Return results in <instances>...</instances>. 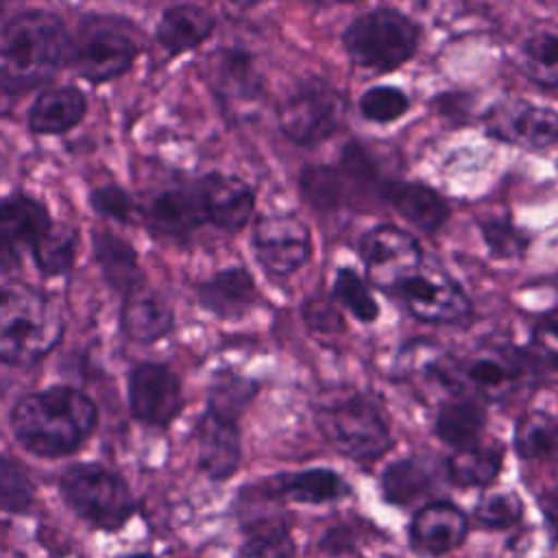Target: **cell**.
I'll use <instances>...</instances> for the list:
<instances>
[{"label":"cell","instance_id":"obj_14","mask_svg":"<svg viewBox=\"0 0 558 558\" xmlns=\"http://www.w3.org/2000/svg\"><path fill=\"white\" fill-rule=\"evenodd\" d=\"M488 131L523 148H549L558 144V111L525 100L499 102L486 116Z\"/></svg>","mask_w":558,"mask_h":558},{"label":"cell","instance_id":"obj_12","mask_svg":"<svg viewBox=\"0 0 558 558\" xmlns=\"http://www.w3.org/2000/svg\"><path fill=\"white\" fill-rule=\"evenodd\" d=\"M52 227L46 205L24 192L0 198V264L20 266Z\"/></svg>","mask_w":558,"mask_h":558},{"label":"cell","instance_id":"obj_36","mask_svg":"<svg viewBox=\"0 0 558 558\" xmlns=\"http://www.w3.org/2000/svg\"><path fill=\"white\" fill-rule=\"evenodd\" d=\"M333 301L344 307L360 323H375L379 318V305L364 279L353 268H340L333 279Z\"/></svg>","mask_w":558,"mask_h":558},{"label":"cell","instance_id":"obj_18","mask_svg":"<svg viewBox=\"0 0 558 558\" xmlns=\"http://www.w3.org/2000/svg\"><path fill=\"white\" fill-rule=\"evenodd\" d=\"M87 113V96L81 87L46 85L28 107V131L37 137L65 135L76 129Z\"/></svg>","mask_w":558,"mask_h":558},{"label":"cell","instance_id":"obj_33","mask_svg":"<svg viewBox=\"0 0 558 558\" xmlns=\"http://www.w3.org/2000/svg\"><path fill=\"white\" fill-rule=\"evenodd\" d=\"M240 558H294L288 525L275 517L251 519L240 547Z\"/></svg>","mask_w":558,"mask_h":558},{"label":"cell","instance_id":"obj_26","mask_svg":"<svg viewBox=\"0 0 558 558\" xmlns=\"http://www.w3.org/2000/svg\"><path fill=\"white\" fill-rule=\"evenodd\" d=\"M268 488L275 495H281L299 504L336 501L344 497L349 490L344 477L331 469H307L283 477H275L272 482H268Z\"/></svg>","mask_w":558,"mask_h":558},{"label":"cell","instance_id":"obj_39","mask_svg":"<svg viewBox=\"0 0 558 558\" xmlns=\"http://www.w3.org/2000/svg\"><path fill=\"white\" fill-rule=\"evenodd\" d=\"M253 397H255L253 381L229 375V377H222L220 381H216V386L211 388L207 408L216 410L220 414H227L231 418H238Z\"/></svg>","mask_w":558,"mask_h":558},{"label":"cell","instance_id":"obj_28","mask_svg":"<svg viewBox=\"0 0 558 558\" xmlns=\"http://www.w3.org/2000/svg\"><path fill=\"white\" fill-rule=\"evenodd\" d=\"M486 423L484 408L469 397L445 401L436 414V434L451 447H464L480 440Z\"/></svg>","mask_w":558,"mask_h":558},{"label":"cell","instance_id":"obj_8","mask_svg":"<svg viewBox=\"0 0 558 558\" xmlns=\"http://www.w3.org/2000/svg\"><path fill=\"white\" fill-rule=\"evenodd\" d=\"M344 109V96L333 85L307 78L279 105V129L290 142L312 146L338 131Z\"/></svg>","mask_w":558,"mask_h":558},{"label":"cell","instance_id":"obj_42","mask_svg":"<svg viewBox=\"0 0 558 558\" xmlns=\"http://www.w3.org/2000/svg\"><path fill=\"white\" fill-rule=\"evenodd\" d=\"M89 205L102 218H111L118 222H129L135 214V201L120 185H100L89 192Z\"/></svg>","mask_w":558,"mask_h":558},{"label":"cell","instance_id":"obj_43","mask_svg":"<svg viewBox=\"0 0 558 558\" xmlns=\"http://www.w3.org/2000/svg\"><path fill=\"white\" fill-rule=\"evenodd\" d=\"M305 316L307 323L323 331V333H333L338 329H342V314L338 312V303H329V301H310L305 305Z\"/></svg>","mask_w":558,"mask_h":558},{"label":"cell","instance_id":"obj_1","mask_svg":"<svg viewBox=\"0 0 558 558\" xmlns=\"http://www.w3.org/2000/svg\"><path fill=\"white\" fill-rule=\"evenodd\" d=\"M72 33L46 9H26L0 26V89L22 96L46 87L70 63Z\"/></svg>","mask_w":558,"mask_h":558},{"label":"cell","instance_id":"obj_47","mask_svg":"<svg viewBox=\"0 0 558 558\" xmlns=\"http://www.w3.org/2000/svg\"><path fill=\"white\" fill-rule=\"evenodd\" d=\"M126 558H153V556H146V554H137V556H126Z\"/></svg>","mask_w":558,"mask_h":558},{"label":"cell","instance_id":"obj_19","mask_svg":"<svg viewBox=\"0 0 558 558\" xmlns=\"http://www.w3.org/2000/svg\"><path fill=\"white\" fill-rule=\"evenodd\" d=\"M466 530V514L458 506L449 501H434L414 514L410 523V541L421 554L445 556L462 545Z\"/></svg>","mask_w":558,"mask_h":558},{"label":"cell","instance_id":"obj_9","mask_svg":"<svg viewBox=\"0 0 558 558\" xmlns=\"http://www.w3.org/2000/svg\"><path fill=\"white\" fill-rule=\"evenodd\" d=\"M408 312L432 325H458L471 316V301L462 286L445 270L423 266L410 275L395 292Z\"/></svg>","mask_w":558,"mask_h":558},{"label":"cell","instance_id":"obj_16","mask_svg":"<svg viewBox=\"0 0 558 558\" xmlns=\"http://www.w3.org/2000/svg\"><path fill=\"white\" fill-rule=\"evenodd\" d=\"M142 216L153 233L172 240H183L207 222L196 181L157 192L144 205Z\"/></svg>","mask_w":558,"mask_h":558},{"label":"cell","instance_id":"obj_20","mask_svg":"<svg viewBox=\"0 0 558 558\" xmlns=\"http://www.w3.org/2000/svg\"><path fill=\"white\" fill-rule=\"evenodd\" d=\"M207 81L222 102H248L262 92L253 57L240 48L216 50L207 59Z\"/></svg>","mask_w":558,"mask_h":558},{"label":"cell","instance_id":"obj_45","mask_svg":"<svg viewBox=\"0 0 558 558\" xmlns=\"http://www.w3.org/2000/svg\"><path fill=\"white\" fill-rule=\"evenodd\" d=\"M541 508L545 512V519L549 523V527L556 532L558 536V490L541 497Z\"/></svg>","mask_w":558,"mask_h":558},{"label":"cell","instance_id":"obj_40","mask_svg":"<svg viewBox=\"0 0 558 558\" xmlns=\"http://www.w3.org/2000/svg\"><path fill=\"white\" fill-rule=\"evenodd\" d=\"M484 242L488 244L495 257H517L527 246V235L501 218H488L480 222Z\"/></svg>","mask_w":558,"mask_h":558},{"label":"cell","instance_id":"obj_21","mask_svg":"<svg viewBox=\"0 0 558 558\" xmlns=\"http://www.w3.org/2000/svg\"><path fill=\"white\" fill-rule=\"evenodd\" d=\"M214 28H216V17L207 9L183 2V4H172L161 13L155 26V37H157V44L170 57H179L187 50L198 48L203 41H207Z\"/></svg>","mask_w":558,"mask_h":558},{"label":"cell","instance_id":"obj_22","mask_svg":"<svg viewBox=\"0 0 558 558\" xmlns=\"http://www.w3.org/2000/svg\"><path fill=\"white\" fill-rule=\"evenodd\" d=\"M120 323L131 340L155 342L172 329L174 318L168 303L140 281L124 292Z\"/></svg>","mask_w":558,"mask_h":558},{"label":"cell","instance_id":"obj_4","mask_svg":"<svg viewBox=\"0 0 558 558\" xmlns=\"http://www.w3.org/2000/svg\"><path fill=\"white\" fill-rule=\"evenodd\" d=\"M140 54V41L126 20L85 15L72 35L68 68L89 85H102L126 74Z\"/></svg>","mask_w":558,"mask_h":558},{"label":"cell","instance_id":"obj_6","mask_svg":"<svg viewBox=\"0 0 558 558\" xmlns=\"http://www.w3.org/2000/svg\"><path fill=\"white\" fill-rule=\"evenodd\" d=\"M418 35V26L405 13L373 9L347 26L342 44L355 65L388 74L412 59Z\"/></svg>","mask_w":558,"mask_h":558},{"label":"cell","instance_id":"obj_24","mask_svg":"<svg viewBox=\"0 0 558 558\" xmlns=\"http://www.w3.org/2000/svg\"><path fill=\"white\" fill-rule=\"evenodd\" d=\"M384 198L416 229L425 233L438 231L449 218L447 201L423 183L395 181L384 190Z\"/></svg>","mask_w":558,"mask_h":558},{"label":"cell","instance_id":"obj_7","mask_svg":"<svg viewBox=\"0 0 558 558\" xmlns=\"http://www.w3.org/2000/svg\"><path fill=\"white\" fill-rule=\"evenodd\" d=\"M68 506L100 530H118L133 514V497L122 477L100 464L70 466L61 477Z\"/></svg>","mask_w":558,"mask_h":558},{"label":"cell","instance_id":"obj_13","mask_svg":"<svg viewBox=\"0 0 558 558\" xmlns=\"http://www.w3.org/2000/svg\"><path fill=\"white\" fill-rule=\"evenodd\" d=\"M129 403L137 421L166 427L181 412V381L161 364H140L129 377Z\"/></svg>","mask_w":558,"mask_h":558},{"label":"cell","instance_id":"obj_23","mask_svg":"<svg viewBox=\"0 0 558 558\" xmlns=\"http://www.w3.org/2000/svg\"><path fill=\"white\" fill-rule=\"evenodd\" d=\"M521 373V362L514 355L501 349H490L480 351L469 362H464L458 379H462L464 386H471L475 395L499 399L517 386Z\"/></svg>","mask_w":558,"mask_h":558},{"label":"cell","instance_id":"obj_5","mask_svg":"<svg viewBox=\"0 0 558 558\" xmlns=\"http://www.w3.org/2000/svg\"><path fill=\"white\" fill-rule=\"evenodd\" d=\"M316 423L325 440L355 462H373L392 447L386 421L375 403L360 392H347L318 405Z\"/></svg>","mask_w":558,"mask_h":558},{"label":"cell","instance_id":"obj_25","mask_svg":"<svg viewBox=\"0 0 558 558\" xmlns=\"http://www.w3.org/2000/svg\"><path fill=\"white\" fill-rule=\"evenodd\" d=\"M255 299V281L244 268L220 270L198 288L201 305L220 318H240L253 307Z\"/></svg>","mask_w":558,"mask_h":558},{"label":"cell","instance_id":"obj_32","mask_svg":"<svg viewBox=\"0 0 558 558\" xmlns=\"http://www.w3.org/2000/svg\"><path fill=\"white\" fill-rule=\"evenodd\" d=\"M432 488V473L425 462L405 458L386 466L381 475V493L388 504L410 506L427 495Z\"/></svg>","mask_w":558,"mask_h":558},{"label":"cell","instance_id":"obj_30","mask_svg":"<svg viewBox=\"0 0 558 558\" xmlns=\"http://www.w3.org/2000/svg\"><path fill=\"white\" fill-rule=\"evenodd\" d=\"M94 253L102 268L105 279L118 290L126 292L129 288L140 283L142 272H140L137 255L129 242H124L111 231H98L94 235Z\"/></svg>","mask_w":558,"mask_h":558},{"label":"cell","instance_id":"obj_2","mask_svg":"<svg viewBox=\"0 0 558 558\" xmlns=\"http://www.w3.org/2000/svg\"><path fill=\"white\" fill-rule=\"evenodd\" d=\"M96 421L94 401L70 386L31 392L11 412L13 436L39 458H61L76 451L94 432Z\"/></svg>","mask_w":558,"mask_h":558},{"label":"cell","instance_id":"obj_3","mask_svg":"<svg viewBox=\"0 0 558 558\" xmlns=\"http://www.w3.org/2000/svg\"><path fill=\"white\" fill-rule=\"evenodd\" d=\"M61 336L52 303L22 283H0V364H24L46 355Z\"/></svg>","mask_w":558,"mask_h":558},{"label":"cell","instance_id":"obj_41","mask_svg":"<svg viewBox=\"0 0 558 558\" xmlns=\"http://www.w3.org/2000/svg\"><path fill=\"white\" fill-rule=\"evenodd\" d=\"M33 499V486L22 469L9 458L0 456V510L17 512L24 510Z\"/></svg>","mask_w":558,"mask_h":558},{"label":"cell","instance_id":"obj_27","mask_svg":"<svg viewBox=\"0 0 558 558\" xmlns=\"http://www.w3.org/2000/svg\"><path fill=\"white\" fill-rule=\"evenodd\" d=\"M504 464V447L499 442L482 445L480 440L456 447L447 460V475L458 486H488L495 482Z\"/></svg>","mask_w":558,"mask_h":558},{"label":"cell","instance_id":"obj_31","mask_svg":"<svg viewBox=\"0 0 558 558\" xmlns=\"http://www.w3.org/2000/svg\"><path fill=\"white\" fill-rule=\"evenodd\" d=\"M514 447L525 460L558 464V418L545 412L525 414L517 423Z\"/></svg>","mask_w":558,"mask_h":558},{"label":"cell","instance_id":"obj_46","mask_svg":"<svg viewBox=\"0 0 558 558\" xmlns=\"http://www.w3.org/2000/svg\"><path fill=\"white\" fill-rule=\"evenodd\" d=\"M233 7H238V9H251V7H255L259 0H229Z\"/></svg>","mask_w":558,"mask_h":558},{"label":"cell","instance_id":"obj_37","mask_svg":"<svg viewBox=\"0 0 558 558\" xmlns=\"http://www.w3.org/2000/svg\"><path fill=\"white\" fill-rule=\"evenodd\" d=\"M410 109V98L403 89L392 85L368 87L360 96V111L366 120L377 124H388L399 120Z\"/></svg>","mask_w":558,"mask_h":558},{"label":"cell","instance_id":"obj_11","mask_svg":"<svg viewBox=\"0 0 558 558\" xmlns=\"http://www.w3.org/2000/svg\"><path fill=\"white\" fill-rule=\"evenodd\" d=\"M253 251L266 272L288 277L310 259V229L290 214L262 216L253 229Z\"/></svg>","mask_w":558,"mask_h":558},{"label":"cell","instance_id":"obj_17","mask_svg":"<svg viewBox=\"0 0 558 558\" xmlns=\"http://www.w3.org/2000/svg\"><path fill=\"white\" fill-rule=\"evenodd\" d=\"M198 464L216 482L231 477L238 471L242 447L238 418L209 410L203 414L196 427Z\"/></svg>","mask_w":558,"mask_h":558},{"label":"cell","instance_id":"obj_10","mask_svg":"<svg viewBox=\"0 0 558 558\" xmlns=\"http://www.w3.org/2000/svg\"><path fill=\"white\" fill-rule=\"evenodd\" d=\"M360 255L368 281L388 294H395L397 288L423 266L418 242L392 225L371 229L360 242Z\"/></svg>","mask_w":558,"mask_h":558},{"label":"cell","instance_id":"obj_15","mask_svg":"<svg viewBox=\"0 0 558 558\" xmlns=\"http://www.w3.org/2000/svg\"><path fill=\"white\" fill-rule=\"evenodd\" d=\"M205 220L222 231H240L255 211V192L235 174L209 172L196 181Z\"/></svg>","mask_w":558,"mask_h":558},{"label":"cell","instance_id":"obj_44","mask_svg":"<svg viewBox=\"0 0 558 558\" xmlns=\"http://www.w3.org/2000/svg\"><path fill=\"white\" fill-rule=\"evenodd\" d=\"M532 340L534 344L545 353L549 355L551 360H558V307L547 312L534 327V333H532Z\"/></svg>","mask_w":558,"mask_h":558},{"label":"cell","instance_id":"obj_35","mask_svg":"<svg viewBox=\"0 0 558 558\" xmlns=\"http://www.w3.org/2000/svg\"><path fill=\"white\" fill-rule=\"evenodd\" d=\"M76 255V231L68 225H54L48 229V233L39 240V244L33 251V262L39 268L41 275H59L65 272Z\"/></svg>","mask_w":558,"mask_h":558},{"label":"cell","instance_id":"obj_29","mask_svg":"<svg viewBox=\"0 0 558 558\" xmlns=\"http://www.w3.org/2000/svg\"><path fill=\"white\" fill-rule=\"evenodd\" d=\"M301 190L316 209L331 211L347 205L351 194L360 187L340 166H312L301 174Z\"/></svg>","mask_w":558,"mask_h":558},{"label":"cell","instance_id":"obj_38","mask_svg":"<svg viewBox=\"0 0 558 558\" xmlns=\"http://www.w3.org/2000/svg\"><path fill=\"white\" fill-rule=\"evenodd\" d=\"M475 517L486 527L506 530L521 521L523 501L514 490H490L480 497L475 506Z\"/></svg>","mask_w":558,"mask_h":558},{"label":"cell","instance_id":"obj_34","mask_svg":"<svg viewBox=\"0 0 558 558\" xmlns=\"http://www.w3.org/2000/svg\"><path fill=\"white\" fill-rule=\"evenodd\" d=\"M523 72L543 87H558V33H536L519 52Z\"/></svg>","mask_w":558,"mask_h":558}]
</instances>
